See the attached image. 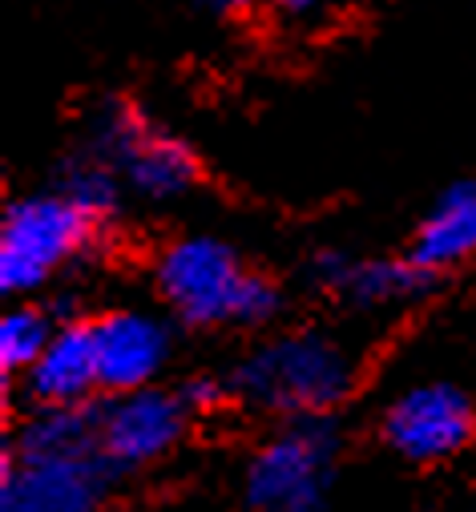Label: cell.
I'll list each match as a JSON object with an SVG mask.
<instances>
[{
    "label": "cell",
    "mask_w": 476,
    "mask_h": 512,
    "mask_svg": "<svg viewBox=\"0 0 476 512\" xmlns=\"http://www.w3.org/2000/svg\"><path fill=\"white\" fill-rule=\"evenodd\" d=\"M226 388L271 420L331 416L355 388V359L323 331H283L238 359Z\"/></svg>",
    "instance_id": "obj_1"
},
{
    "label": "cell",
    "mask_w": 476,
    "mask_h": 512,
    "mask_svg": "<svg viewBox=\"0 0 476 512\" xmlns=\"http://www.w3.org/2000/svg\"><path fill=\"white\" fill-rule=\"evenodd\" d=\"M166 307L190 327L243 323L259 327L283 311V295L271 279L243 267V259L210 234H190L170 242L154 267Z\"/></svg>",
    "instance_id": "obj_2"
},
{
    "label": "cell",
    "mask_w": 476,
    "mask_h": 512,
    "mask_svg": "<svg viewBox=\"0 0 476 512\" xmlns=\"http://www.w3.org/2000/svg\"><path fill=\"white\" fill-rule=\"evenodd\" d=\"M343 436L331 416L283 420L247 460L243 500L251 512H327Z\"/></svg>",
    "instance_id": "obj_3"
},
{
    "label": "cell",
    "mask_w": 476,
    "mask_h": 512,
    "mask_svg": "<svg viewBox=\"0 0 476 512\" xmlns=\"http://www.w3.org/2000/svg\"><path fill=\"white\" fill-rule=\"evenodd\" d=\"M97 218L69 194H33L5 210L0 222V291L29 295L45 287L89 246Z\"/></svg>",
    "instance_id": "obj_4"
},
{
    "label": "cell",
    "mask_w": 476,
    "mask_h": 512,
    "mask_svg": "<svg viewBox=\"0 0 476 512\" xmlns=\"http://www.w3.org/2000/svg\"><path fill=\"white\" fill-rule=\"evenodd\" d=\"M89 154L109 162L146 202H174L198 182V158L174 134H162L130 105H105L89 130Z\"/></svg>",
    "instance_id": "obj_5"
},
{
    "label": "cell",
    "mask_w": 476,
    "mask_h": 512,
    "mask_svg": "<svg viewBox=\"0 0 476 512\" xmlns=\"http://www.w3.org/2000/svg\"><path fill=\"white\" fill-rule=\"evenodd\" d=\"M117 468L89 452H5L0 512H101Z\"/></svg>",
    "instance_id": "obj_6"
},
{
    "label": "cell",
    "mask_w": 476,
    "mask_h": 512,
    "mask_svg": "<svg viewBox=\"0 0 476 512\" xmlns=\"http://www.w3.org/2000/svg\"><path fill=\"white\" fill-rule=\"evenodd\" d=\"M380 432L392 452L412 464H436L456 456L476 436V404L456 383H416L384 408Z\"/></svg>",
    "instance_id": "obj_7"
},
{
    "label": "cell",
    "mask_w": 476,
    "mask_h": 512,
    "mask_svg": "<svg viewBox=\"0 0 476 512\" xmlns=\"http://www.w3.org/2000/svg\"><path fill=\"white\" fill-rule=\"evenodd\" d=\"M190 408L182 404L178 388H134L117 392L109 404H101V456L117 472H134L146 464H158L178 448L190 424Z\"/></svg>",
    "instance_id": "obj_8"
},
{
    "label": "cell",
    "mask_w": 476,
    "mask_h": 512,
    "mask_svg": "<svg viewBox=\"0 0 476 512\" xmlns=\"http://www.w3.org/2000/svg\"><path fill=\"white\" fill-rule=\"evenodd\" d=\"M93 347H97V375L109 396L150 388L162 375L174 339L158 315L146 311H109L93 319Z\"/></svg>",
    "instance_id": "obj_9"
},
{
    "label": "cell",
    "mask_w": 476,
    "mask_h": 512,
    "mask_svg": "<svg viewBox=\"0 0 476 512\" xmlns=\"http://www.w3.org/2000/svg\"><path fill=\"white\" fill-rule=\"evenodd\" d=\"M101 388L93 323H57L53 339L37 355V363L21 375V396L29 408H73L89 404Z\"/></svg>",
    "instance_id": "obj_10"
},
{
    "label": "cell",
    "mask_w": 476,
    "mask_h": 512,
    "mask_svg": "<svg viewBox=\"0 0 476 512\" xmlns=\"http://www.w3.org/2000/svg\"><path fill=\"white\" fill-rule=\"evenodd\" d=\"M311 279L351 303V307H396L428 295L432 271L416 267L412 259H347V254H315Z\"/></svg>",
    "instance_id": "obj_11"
},
{
    "label": "cell",
    "mask_w": 476,
    "mask_h": 512,
    "mask_svg": "<svg viewBox=\"0 0 476 512\" xmlns=\"http://www.w3.org/2000/svg\"><path fill=\"white\" fill-rule=\"evenodd\" d=\"M472 254H476V186L464 182V186H452L420 222L408 259L440 275L448 267L468 263Z\"/></svg>",
    "instance_id": "obj_12"
},
{
    "label": "cell",
    "mask_w": 476,
    "mask_h": 512,
    "mask_svg": "<svg viewBox=\"0 0 476 512\" xmlns=\"http://www.w3.org/2000/svg\"><path fill=\"white\" fill-rule=\"evenodd\" d=\"M101 408L73 404V408H33L29 420L17 428L9 448L21 452H89L101 448Z\"/></svg>",
    "instance_id": "obj_13"
},
{
    "label": "cell",
    "mask_w": 476,
    "mask_h": 512,
    "mask_svg": "<svg viewBox=\"0 0 476 512\" xmlns=\"http://www.w3.org/2000/svg\"><path fill=\"white\" fill-rule=\"evenodd\" d=\"M57 323L45 311L33 307H17L0 319V371L5 375H25L37 355L45 351V343L53 339Z\"/></svg>",
    "instance_id": "obj_14"
},
{
    "label": "cell",
    "mask_w": 476,
    "mask_h": 512,
    "mask_svg": "<svg viewBox=\"0 0 476 512\" xmlns=\"http://www.w3.org/2000/svg\"><path fill=\"white\" fill-rule=\"evenodd\" d=\"M61 194H69L85 214H93L97 222L109 218L122 202V178L109 162H101L97 154H85L77 162H69L65 178H61Z\"/></svg>",
    "instance_id": "obj_15"
},
{
    "label": "cell",
    "mask_w": 476,
    "mask_h": 512,
    "mask_svg": "<svg viewBox=\"0 0 476 512\" xmlns=\"http://www.w3.org/2000/svg\"><path fill=\"white\" fill-rule=\"evenodd\" d=\"M178 396L190 408V416H206V412H214L230 396V388L222 379H214V375H190V379L178 383Z\"/></svg>",
    "instance_id": "obj_16"
},
{
    "label": "cell",
    "mask_w": 476,
    "mask_h": 512,
    "mask_svg": "<svg viewBox=\"0 0 476 512\" xmlns=\"http://www.w3.org/2000/svg\"><path fill=\"white\" fill-rule=\"evenodd\" d=\"M202 5H206L210 13L234 17V13H243V9H251V5H255V0H202Z\"/></svg>",
    "instance_id": "obj_17"
},
{
    "label": "cell",
    "mask_w": 476,
    "mask_h": 512,
    "mask_svg": "<svg viewBox=\"0 0 476 512\" xmlns=\"http://www.w3.org/2000/svg\"><path fill=\"white\" fill-rule=\"evenodd\" d=\"M279 5H283L287 13H299V17H303V13H315L323 0H279Z\"/></svg>",
    "instance_id": "obj_18"
}]
</instances>
